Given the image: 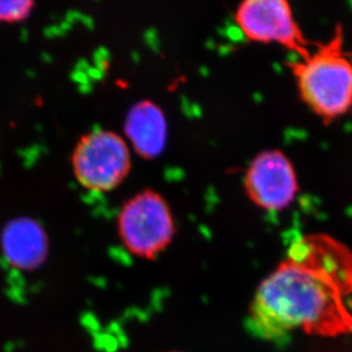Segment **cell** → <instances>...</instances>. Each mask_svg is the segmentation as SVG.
Instances as JSON below:
<instances>
[{"instance_id": "cell-4", "label": "cell", "mask_w": 352, "mask_h": 352, "mask_svg": "<svg viewBox=\"0 0 352 352\" xmlns=\"http://www.w3.org/2000/svg\"><path fill=\"white\" fill-rule=\"evenodd\" d=\"M72 168L80 185L87 190H114L129 175V145L113 131L95 130L81 137L74 147Z\"/></svg>"}, {"instance_id": "cell-6", "label": "cell", "mask_w": 352, "mask_h": 352, "mask_svg": "<svg viewBox=\"0 0 352 352\" xmlns=\"http://www.w3.org/2000/svg\"><path fill=\"white\" fill-rule=\"evenodd\" d=\"M244 188L250 201L259 209L282 211L299 193V179L292 161L279 150L256 154L244 176Z\"/></svg>"}, {"instance_id": "cell-5", "label": "cell", "mask_w": 352, "mask_h": 352, "mask_svg": "<svg viewBox=\"0 0 352 352\" xmlns=\"http://www.w3.org/2000/svg\"><path fill=\"white\" fill-rule=\"evenodd\" d=\"M235 22L250 41L277 43L299 58L313 50L286 0H245L236 10Z\"/></svg>"}, {"instance_id": "cell-3", "label": "cell", "mask_w": 352, "mask_h": 352, "mask_svg": "<svg viewBox=\"0 0 352 352\" xmlns=\"http://www.w3.org/2000/svg\"><path fill=\"white\" fill-rule=\"evenodd\" d=\"M123 246L140 259L153 260L173 242L176 225L166 199L155 190H143L128 199L118 216Z\"/></svg>"}, {"instance_id": "cell-9", "label": "cell", "mask_w": 352, "mask_h": 352, "mask_svg": "<svg viewBox=\"0 0 352 352\" xmlns=\"http://www.w3.org/2000/svg\"><path fill=\"white\" fill-rule=\"evenodd\" d=\"M34 7L31 0H0V22L15 23L25 20Z\"/></svg>"}, {"instance_id": "cell-2", "label": "cell", "mask_w": 352, "mask_h": 352, "mask_svg": "<svg viewBox=\"0 0 352 352\" xmlns=\"http://www.w3.org/2000/svg\"><path fill=\"white\" fill-rule=\"evenodd\" d=\"M289 67L300 98L325 124L352 110V50L340 24L329 39Z\"/></svg>"}, {"instance_id": "cell-8", "label": "cell", "mask_w": 352, "mask_h": 352, "mask_svg": "<svg viewBox=\"0 0 352 352\" xmlns=\"http://www.w3.org/2000/svg\"><path fill=\"white\" fill-rule=\"evenodd\" d=\"M124 133L140 157L155 159L168 140V123L162 109L152 100H140L126 113Z\"/></svg>"}, {"instance_id": "cell-1", "label": "cell", "mask_w": 352, "mask_h": 352, "mask_svg": "<svg viewBox=\"0 0 352 352\" xmlns=\"http://www.w3.org/2000/svg\"><path fill=\"white\" fill-rule=\"evenodd\" d=\"M351 293L352 250L327 234L303 235L260 283L248 327L270 342L296 331L329 338L346 334L352 331L346 306Z\"/></svg>"}, {"instance_id": "cell-7", "label": "cell", "mask_w": 352, "mask_h": 352, "mask_svg": "<svg viewBox=\"0 0 352 352\" xmlns=\"http://www.w3.org/2000/svg\"><path fill=\"white\" fill-rule=\"evenodd\" d=\"M3 259L21 272H34L46 263L50 239L37 220L20 217L10 220L0 234Z\"/></svg>"}, {"instance_id": "cell-10", "label": "cell", "mask_w": 352, "mask_h": 352, "mask_svg": "<svg viewBox=\"0 0 352 352\" xmlns=\"http://www.w3.org/2000/svg\"><path fill=\"white\" fill-rule=\"evenodd\" d=\"M171 352H180V351H171Z\"/></svg>"}]
</instances>
